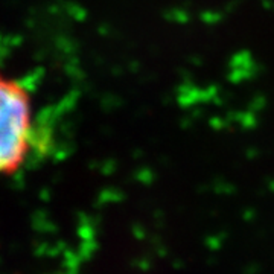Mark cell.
<instances>
[{"mask_svg": "<svg viewBox=\"0 0 274 274\" xmlns=\"http://www.w3.org/2000/svg\"><path fill=\"white\" fill-rule=\"evenodd\" d=\"M32 102L18 81L0 73V176L17 172L34 145Z\"/></svg>", "mask_w": 274, "mask_h": 274, "instance_id": "cell-1", "label": "cell"}]
</instances>
